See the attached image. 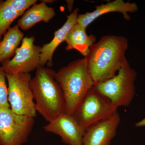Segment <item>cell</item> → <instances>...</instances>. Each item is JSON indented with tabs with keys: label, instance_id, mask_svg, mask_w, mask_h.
<instances>
[{
	"label": "cell",
	"instance_id": "6da1fadb",
	"mask_svg": "<svg viewBox=\"0 0 145 145\" xmlns=\"http://www.w3.org/2000/svg\"><path fill=\"white\" fill-rule=\"evenodd\" d=\"M128 46L126 37L107 35L91 47L85 58L94 85L117 74L126 58Z\"/></svg>",
	"mask_w": 145,
	"mask_h": 145
},
{
	"label": "cell",
	"instance_id": "7a4b0ae2",
	"mask_svg": "<svg viewBox=\"0 0 145 145\" xmlns=\"http://www.w3.org/2000/svg\"><path fill=\"white\" fill-rule=\"evenodd\" d=\"M55 71L40 66L31 78L30 86L38 112L49 122L65 113V102L62 89L54 78Z\"/></svg>",
	"mask_w": 145,
	"mask_h": 145
},
{
	"label": "cell",
	"instance_id": "3957f363",
	"mask_svg": "<svg viewBox=\"0 0 145 145\" xmlns=\"http://www.w3.org/2000/svg\"><path fill=\"white\" fill-rule=\"evenodd\" d=\"M54 78L63 93L65 113L72 115L94 86L86 58L74 60L61 68L55 72Z\"/></svg>",
	"mask_w": 145,
	"mask_h": 145
},
{
	"label": "cell",
	"instance_id": "277c9868",
	"mask_svg": "<svg viewBox=\"0 0 145 145\" xmlns=\"http://www.w3.org/2000/svg\"><path fill=\"white\" fill-rule=\"evenodd\" d=\"M137 76V72L131 67L126 57L114 77L93 86V88L117 108L127 106L135 96Z\"/></svg>",
	"mask_w": 145,
	"mask_h": 145
},
{
	"label": "cell",
	"instance_id": "5b68a950",
	"mask_svg": "<svg viewBox=\"0 0 145 145\" xmlns=\"http://www.w3.org/2000/svg\"><path fill=\"white\" fill-rule=\"evenodd\" d=\"M6 77L8 82V101L11 110L17 114L35 118L37 111L30 86V73H6Z\"/></svg>",
	"mask_w": 145,
	"mask_h": 145
},
{
	"label": "cell",
	"instance_id": "8992f818",
	"mask_svg": "<svg viewBox=\"0 0 145 145\" xmlns=\"http://www.w3.org/2000/svg\"><path fill=\"white\" fill-rule=\"evenodd\" d=\"M34 118L0 108V145H23L32 131Z\"/></svg>",
	"mask_w": 145,
	"mask_h": 145
},
{
	"label": "cell",
	"instance_id": "52a82bcc",
	"mask_svg": "<svg viewBox=\"0 0 145 145\" xmlns=\"http://www.w3.org/2000/svg\"><path fill=\"white\" fill-rule=\"evenodd\" d=\"M117 109L108 99L93 88L86 95L72 116L86 130L91 125L111 117Z\"/></svg>",
	"mask_w": 145,
	"mask_h": 145
},
{
	"label": "cell",
	"instance_id": "ba28073f",
	"mask_svg": "<svg viewBox=\"0 0 145 145\" xmlns=\"http://www.w3.org/2000/svg\"><path fill=\"white\" fill-rule=\"evenodd\" d=\"M34 36L24 37L13 59L4 61L1 67L6 73L17 74L29 73L41 66V46L34 44Z\"/></svg>",
	"mask_w": 145,
	"mask_h": 145
},
{
	"label": "cell",
	"instance_id": "9c48e42d",
	"mask_svg": "<svg viewBox=\"0 0 145 145\" xmlns=\"http://www.w3.org/2000/svg\"><path fill=\"white\" fill-rule=\"evenodd\" d=\"M45 131L61 137L68 145H83L85 129L79 125L72 115L63 113L43 127Z\"/></svg>",
	"mask_w": 145,
	"mask_h": 145
},
{
	"label": "cell",
	"instance_id": "30bf717a",
	"mask_svg": "<svg viewBox=\"0 0 145 145\" xmlns=\"http://www.w3.org/2000/svg\"><path fill=\"white\" fill-rule=\"evenodd\" d=\"M121 122L117 111L111 117L96 123L85 130L83 145H110Z\"/></svg>",
	"mask_w": 145,
	"mask_h": 145
},
{
	"label": "cell",
	"instance_id": "8fae6325",
	"mask_svg": "<svg viewBox=\"0 0 145 145\" xmlns=\"http://www.w3.org/2000/svg\"><path fill=\"white\" fill-rule=\"evenodd\" d=\"M95 10L87 12L83 14H79L77 23L83 28L87 27L100 16L111 12H119L121 13L123 18L127 21L130 20L128 13H135L138 10V6L135 2H125L123 0H115L101 5L95 7Z\"/></svg>",
	"mask_w": 145,
	"mask_h": 145
},
{
	"label": "cell",
	"instance_id": "7c38bea8",
	"mask_svg": "<svg viewBox=\"0 0 145 145\" xmlns=\"http://www.w3.org/2000/svg\"><path fill=\"white\" fill-rule=\"evenodd\" d=\"M79 8H76L67 16V20L62 26L55 31L54 36L51 41L43 44L42 46L40 53V64L41 66L46 65L49 67L52 66V57L57 48L65 41L69 32L77 24Z\"/></svg>",
	"mask_w": 145,
	"mask_h": 145
},
{
	"label": "cell",
	"instance_id": "4fadbf2b",
	"mask_svg": "<svg viewBox=\"0 0 145 145\" xmlns=\"http://www.w3.org/2000/svg\"><path fill=\"white\" fill-rule=\"evenodd\" d=\"M56 15L54 8L41 2L28 9L18 20L17 25L24 31H26L40 22H48Z\"/></svg>",
	"mask_w": 145,
	"mask_h": 145
},
{
	"label": "cell",
	"instance_id": "5bb4252c",
	"mask_svg": "<svg viewBox=\"0 0 145 145\" xmlns=\"http://www.w3.org/2000/svg\"><path fill=\"white\" fill-rule=\"evenodd\" d=\"M96 36L88 35L86 29L76 24L69 32L65 41L67 51L75 49L85 58L89 52L91 47L96 42Z\"/></svg>",
	"mask_w": 145,
	"mask_h": 145
},
{
	"label": "cell",
	"instance_id": "9a60e30c",
	"mask_svg": "<svg viewBox=\"0 0 145 145\" xmlns=\"http://www.w3.org/2000/svg\"><path fill=\"white\" fill-rule=\"evenodd\" d=\"M24 38V33L17 24L9 28L0 41V63L15 55Z\"/></svg>",
	"mask_w": 145,
	"mask_h": 145
},
{
	"label": "cell",
	"instance_id": "2e32d148",
	"mask_svg": "<svg viewBox=\"0 0 145 145\" xmlns=\"http://www.w3.org/2000/svg\"><path fill=\"white\" fill-rule=\"evenodd\" d=\"M20 16L16 10L4 1L0 7V41L2 36L6 33L13 22Z\"/></svg>",
	"mask_w": 145,
	"mask_h": 145
},
{
	"label": "cell",
	"instance_id": "e0dca14e",
	"mask_svg": "<svg viewBox=\"0 0 145 145\" xmlns=\"http://www.w3.org/2000/svg\"><path fill=\"white\" fill-rule=\"evenodd\" d=\"M5 71L0 65V108H10Z\"/></svg>",
	"mask_w": 145,
	"mask_h": 145
},
{
	"label": "cell",
	"instance_id": "ac0fdd59",
	"mask_svg": "<svg viewBox=\"0 0 145 145\" xmlns=\"http://www.w3.org/2000/svg\"><path fill=\"white\" fill-rule=\"evenodd\" d=\"M6 1L20 16L23 15L25 11L32 6L36 4L38 1L37 0H7Z\"/></svg>",
	"mask_w": 145,
	"mask_h": 145
},
{
	"label": "cell",
	"instance_id": "d6986e66",
	"mask_svg": "<svg viewBox=\"0 0 145 145\" xmlns=\"http://www.w3.org/2000/svg\"><path fill=\"white\" fill-rule=\"evenodd\" d=\"M67 3V8L69 12H72V7H73V3L74 2L73 1H66Z\"/></svg>",
	"mask_w": 145,
	"mask_h": 145
},
{
	"label": "cell",
	"instance_id": "ffe728a7",
	"mask_svg": "<svg viewBox=\"0 0 145 145\" xmlns=\"http://www.w3.org/2000/svg\"><path fill=\"white\" fill-rule=\"evenodd\" d=\"M135 126L137 127L145 126V118L140 121L137 122L135 124Z\"/></svg>",
	"mask_w": 145,
	"mask_h": 145
},
{
	"label": "cell",
	"instance_id": "44dd1931",
	"mask_svg": "<svg viewBox=\"0 0 145 145\" xmlns=\"http://www.w3.org/2000/svg\"><path fill=\"white\" fill-rule=\"evenodd\" d=\"M54 1L53 0H42L41 1V2H43L45 3H54Z\"/></svg>",
	"mask_w": 145,
	"mask_h": 145
},
{
	"label": "cell",
	"instance_id": "7402d4cb",
	"mask_svg": "<svg viewBox=\"0 0 145 145\" xmlns=\"http://www.w3.org/2000/svg\"><path fill=\"white\" fill-rule=\"evenodd\" d=\"M4 3V1H3V0H0V7L3 5Z\"/></svg>",
	"mask_w": 145,
	"mask_h": 145
}]
</instances>
